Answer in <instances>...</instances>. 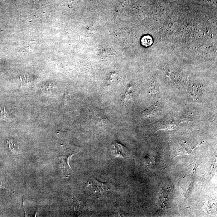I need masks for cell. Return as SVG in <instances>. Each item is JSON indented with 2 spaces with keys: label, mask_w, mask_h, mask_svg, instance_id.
<instances>
[{
  "label": "cell",
  "mask_w": 217,
  "mask_h": 217,
  "mask_svg": "<svg viewBox=\"0 0 217 217\" xmlns=\"http://www.w3.org/2000/svg\"><path fill=\"white\" fill-rule=\"evenodd\" d=\"M91 182L93 190L96 192L103 193L110 189L108 183H101L94 178H91Z\"/></svg>",
  "instance_id": "6da1fadb"
},
{
  "label": "cell",
  "mask_w": 217,
  "mask_h": 217,
  "mask_svg": "<svg viewBox=\"0 0 217 217\" xmlns=\"http://www.w3.org/2000/svg\"><path fill=\"white\" fill-rule=\"evenodd\" d=\"M73 155V154H67L61 158L60 167L62 168L64 173L66 175L69 174L70 170H72L71 168L69 165V161L70 157Z\"/></svg>",
  "instance_id": "7a4b0ae2"
},
{
  "label": "cell",
  "mask_w": 217,
  "mask_h": 217,
  "mask_svg": "<svg viewBox=\"0 0 217 217\" xmlns=\"http://www.w3.org/2000/svg\"><path fill=\"white\" fill-rule=\"evenodd\" d=\"M114 150V154L115 156L122 157L124 158L128 154V151L127 149L122 145L115 142L113 145Z\"/></svg>",
  "instance_id": "3957f363"
},
{
  "label": "cell",
  "mask_w": 217,
  "mask_h": 217,
  "mask_svg": "<svg viewBox=\"0 0 217 217\" xmlns=\"http://www.w3.org/2000/svg\"><path fill=\"white\" fill-rule=\"evenodd\" d=\"M158 109H159V106L158 104H156L155 105L151 106L150 108L145 109L142 112V114L144 118H151L158 112Z\"/></svg>",
  "instance_id": "277c9868"
},
{
  "label": "cell",
  "mask_w": 217,
  "mask_h": 217,
  "mask_svg": "<svg viewBox=\"0 0 217 217\" xmlns=\"http://www.w3.org/2000/svg\"><path fill=\"white\" fill-rule=\"evenodd\" d=\"M203 90L202 85H192L190 88V94L194 98L197 99L202 95Z\"/></svg>",
  "instance_id": "5b68a950"
},
{
  "label": "cell",
  "mask_w": 217,
  "mask_h": 217,
  "mask_svg": "<svg viewBox=\"0 0 217 217\" xmlns=\"http://www.w3.org/2000/svg\"><path fill=\"white\" fill-rule=\"evenodd\" d=\"M141 43L142 45L145 47H148L151 46L153 43L152 37L149 36H145L142 38Z\"/></svg>",
  "instance_id": "8992f818"
},
{
  "label": "cell",
  "mask_w": 217,
  "mask_h": 217,
  "mask_svg": "<svg viewBox=\"0 0 217 217\" xmlns=\"http://www.w3.org/2000/svg\"><path fill=\"white\" fill-rule=\"evenodd\" d=\"M9 115L7 112L5 108H0V119L7 120L9 119Z\"/></svg>",
  "instance_id": "52a82bcc"
},
{
  "label": "cell",
  "mask_w": 217,
  "mask_h": 217,
  "mask_svg": "<svg viewBox=\"0 0 217 217\" xmlns=\"http://www.w3.org/2000/svg\"><path fill=\"white\" fill-rule=\"evenodd\" d=\"M150 88L151 92L152 94L156 93L158 91V86L155 79H154L153 81L151 83Z\"/></svg>",
  "instance_id": "ba28073f"
}]
</instances>
